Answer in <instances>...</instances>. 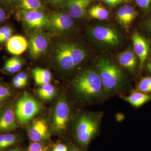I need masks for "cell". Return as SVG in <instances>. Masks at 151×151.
<instances>
[{
    "instance_id": "1",
    "label": "cell",
    "mask_w": 151,
    "mask_h": 151,
    "mask_svg": "<svg viewBox=\"0 0 151 151\" xmlns=\"http://www.w3.org/2000/svg\"><path fill=\"white\" fill-rule=\"evenodd\" d=\"M73 87L76 96L86 103H97L106 97L100 75L94 69L79 73L73 80Z\"/></svg>"
},
{
    "instance_id": "2",
    "label": "cell",
    "mask_w": 151,
    "mask_h": 151,
    "mask_svg": "<svg viewBox=\"0 0 151 151\" xmlns=\"http://www.w3.org/2000/svg\"><path fill=\"white\" fill-rule=\"evenodd\" d=\"M101 112H89L79 116L75 125L74 137L79 147L85 150L97 137L103 118Z\"/></svg>"
},
{
    "instance_id": "3",
    "label": "cell",
    "mask_w": 151,
    "mask_h": 151,
    "mask_svg": "<svg viewBox=\"0 0 151 151\" xmlns=\"http://www.w3.org/2000/svg\"><path fill=\"white\" fill-rule=\"evenodd\" d=\"M97 67L106 96L118 94L121 92L124 88L125 79L121 68L105 57L98 59Z\"/></svg>"
},
{
    "instance_id": "4",
    "label": "cell",
    "mask_w": 151,
    "mask_h": 151,
    "mask_svg": "<svg viewBox=\"0 0 151 151\" xmlns=\"http://www.w3.org/2000/svg\"><path fill=\"white\" fill-rule=\"evenodd\" d=\"M86 52L78 45L70 42L58 44L55 50V58L60 69L70 71L82 63L86 58Z\"/></svg>"
},
{
    "instance_id": "5",
    "label": "cell",
    "mask_w": 151,
    "mask_h": 151,
    "mask_svg": "<svg viewBox=\"0 0 151 151\" xmlns=\"http://www.w3.org/2000/svg\"><path fill=\"white\" fill-rule=\"evenodd\" d=\"M42 105L31 95L25 93L18 101L15 109L16 119L20 125L27 124L42 109Z\"/></svg>"
},
{
    "instance_id": "6",
    "label": "cell",
    "mask_w": 151,
    "mask_h": 151,
    "mask_svg": "<svg viewBox=\"0 0 151 151\" xmlns=\"http://www.w3.org/2000/svg\"><path fill=\"white\" fill-rule=\"evenodd\" d=\"M71 116V110L67 98L62 96L59 98L55 106L53 116V129L58 133L65 132L67 129Z\"/></svg>"
},
{
    "instance_id": "7",
    "label": "cell",
    "mask_w": 151,
    "mask_h": 151,
    "mask_svg": "<svg viewBox=\"0 0 151 151\" xmlns=\"http://www.w3.org/2000/svg\"><path fill=\"white\" fill-rule=\"evenodd\" d=\"M91 34L97 41L110 46L118 45L120 42V36L116 30L106 26H97L93 28Z\"/></svg>"
},
{
    "instance_id": "8",
    "label": "cell",
    "mask_w": 151,
    "mask_h": 151,
    "mask_svg": "<svg viewBox=\"0 0 151 151\" xmlns=\"http://www.w3.org/2000/svg\"><path fill=\"white\" fill-rule=\"evenodd\" d=\"M29 137L32 142H44L49 139L47 123L43 119H36L32 123L28 130Z\"/></svg>"
},
{
    "instance_id": "9",
    "label": "cell",
    "mask_w": 151,
    "mask_h": 151,
    "mask_svg": "<svg viewBox=\"0 0 151 151\" xmlns=\"http://www.w3.org/2000/svg\"><path fill=\"white\" fill-rule=\"evenodd\" d=\"M16 120L12 105L9 104L0 108V133H9L15 129Z\"/></svg>"
},
{
    "instance_id": "10",
    "label": "cell",
    "mask_w": 151,
    "mask_h": 151,
    "mask_svg": "<svg viewBox=\"0 0 151 151\" xmlns=\"http://www.w3.org/2000/svg\"><path fill=\"white\" fill-rule=\"evenodd\" d=\"M22 17L28 27L39 29L48 26L49 17L40 11H25L22 12Z\"/></svg>"
},
{
    "instance_id": "11",
    "label": "cell",
    "mask_w": 151,
    "mask_h": 151,
    "mask_svg": "<svg viewBox=\"0 0 151 151\" xmlns=\"http://www.w3.org/2000/svg\"><path fill=\"white\" fill-rule=\"evenodd\" d=\"M49 17L48 25L55 31L63 32L69 30L73 27V18L68 14L60 12L53 13Z\"/></svg>"
},
{
    "instance_id": "12",
    "label": "cell",
    "mask_w": 151,
    "mask_h": 151,
    "mask_svg": "<svg viewBox=\"0 0 151 151\" xmlns=\"http://www.w3.org/2000/svg\"><path fill=\"white\" fill-rule=\"evenodd\" d=\"M47 37L43 34L37 33L32 36L29 42V48L31 55L37 58L43 55L48 47Z\"/></svg>"
},
{
    "instance_id": "13",
    "label": "cell",
    "mask_w": 151,
    "mask_h": 151,
    "mask_svg": "<svg viewBox=\"0 0 151 151\" xmlns=\"http://www.w3.org/2000/svg\"><path fill=\"white\" fill-rule=\"evenodd\" d=\"M132 42L134 51L139 57L141 67L142 66L147 57L149 45L145 38L137 32L132 35Z\"/></svg>"
},
{
    "instance_id": "14",
    "label": "cell",
    "mask_w": 151,
    "mask_h": 151,
    "mask_svg": "<svg viewBox=\"0 0 151 151\" xmlns=\"http://www.w3.org/2000/svg\"><path fill=\"white\" fill-rule=\"evenodd\" d=\"M90 2L89 0H68L66 4L68 14L72 18L83 17Z\"/></svg>"
},
{
    "instance_id": "15",
    "label": "cell",
    "mask_w": 151,
    "mask_h": 151,
    "mask_svg": "<svg viewBox=\"0 0 151 151\" xmlns=\"http://www.w3.org/2000/svg\"><path fill=\"white\" fill-rule=\"evenodd\" d=\"M28 46L27 41L21 36H14L9 39L7 48L12 54L19 55L24 52Z\"/></svg>"
},
{
    "instance_id": "16",
    "label": "cell",
    "mask_w": 151,
    "mask_h": 151,
    "mask_svg": "<svg viewBox=\"0 0 151 151\" xmlns=\"http://www.w3.org/2000/svg\"><path fill=\"white\" fill-rule=\"evenodd\" d=\"M137 16V12L132 6L125 5L120 8L117 12L118 21L125 27L129 26Z\"/></svg>"
},
{
    "instance_id": "17",
    "label": "cell",
    "mask_w": 151,
    "mask_h": 151,
    "mask_svg": "<svg viewBox=\"0 0 151 151\" xmlns=\"http://www.w3.org/2000/svg\"><path fill=\"white\" fill-rule=\"evenodd\" d=\"M120 65L130 72L136 69L137 65V57L132 50H127L121 52L118 57Z\"/></svg>"
},
{
    "instance_id": "18",
    "label": "cell",
    "mask_w": 151,
    "mask_h": 151,
    "mask_svg": "<svg viewBox=\"0 0 151 151\" xmlns=\"http://www.w3.org/2000/svg\"><path fill=\"white\" fill-rule=\"evenodd\" d=\"M122 97L124 100L136 108H139L151 100V94L140 92H134L129 96Z\"/></svg>"
},
{
    "instance_id": "19",
    "label": "cell",
    "mask_w": 151,
    "mask_h": 151,
    "mask_svg": "<svg viewBox=\"0 0 151 151\" xmlns=\"http://www.w3.org/2000/svg\"><path fill=\"white\" fill-rule=\"evenodd\" d=\"M32 74L37 85L42 86L48 84L51 81V73L47 69L36 68L32 70Z\"/></svg>"
},
{
    "instance_id": "20",
    "label": "cell",
    "mask_w": 151,
    "mask_h": 151,
    "mask_svg": "<svg viewBox=\"0 0 151 151\" xmlns=\"http://www.w3.org/2000/svg\"><path fill=\"white\" fill-rule=\"evenodd\" d=\"M19 137L13 134H3L0 135V151L4 150L19 142Z\"/></svg>"
},
{
    "instance_id": "21",
    "label": "cell",
    "mask_w": 151,
    "mask_h": 151,
    "mask_svg": "<svg viewBox=\"0 0 151 151\" xmlns=\"http://www.w3.org/2000/svg\"><path fill=\"white\" fill-rule=\"evenodd\" d=\"M19 7L25 11H40L43 8L40 0H17Z\"/></svg>"
},
{
    "instance_id": "22",
    "label": "cell",
    "mask_w": 151,
    "mask_h": 151,
    "mask_svg": "<svg viewBox=\"0 0 151 151\" xmlns=\"http://www.w3.org/2000/svg\"><path fill=\"white\" fill-rule=\"evenodd\" d=\"M88 13L90 17L100 20L107 19L109 15V12L105 8L98 5L89 9Z\"/></svg>"
},
{
    "instance_id": "23",
    "label": "cell",
    "mask_w": 151,
    "mask_h": 151,
    "mask_svg": "<svg viewBox=\"0 0 151 151\" xmlns=\"http://www.w3.org/2000/svg\"><path fill=\"white\" fill-rule=\"evenodd\" d=\"M38 95L40 99L43 100H50L53 98L55 94L54 86L48 83L42 85L37 91Z\"/></svg>"
},
{
    "instance_id": "24",
    "label": "cell",
    "mask_w": 151,
    "mask_h": 151,
    "mask_svg": "<svg viewBox=\"0 0 151 151\" xmlns=\"http://www.w3.org/2000/svg\"><path fill=\"white\" fill-rule=\"evenodd\" d=\"M22 65V60L17 57H13L6 61L4 70L8 73H13L19 71Z\"/></svg>"
},
{
    "instance_id": "25",
    "label": "cell",
    "mask_w": 151,
    "mask_h": 151,
    "mask_svg": "<svg viewBox=\"0 0 151 151\" xmlns=\"http://www.w3.org/2000/svg\"><path fill=\"white\" fill-rule=\"evenodd\" d=\"M137 89L139 92L145 93L151 92V77L143 78L138 85Z\"/></svg>"
},
{
    "instance_id": "26",
    "label": "cell",
    "mask_w": 151,
    "mask_h": 151,
    "mask_svg": "<svg viewBox=\"0 0 151 151\" xmlns=\"http://www.w3.org/2000/svg\"><path fill=\"white\" fill-rule=\"evenodd\" d=\"M12 94V90L8 87L0 84V105L9 100Z\"/></svg>"
},
{
    "instance_id": "27",
    "label": "cell",
    "mask_w": 151,
    "mask_h": 151,
    "mask_svg": "<svg viewBox=\"0 0 151 151\" xmlns=\"http://www.w3.org/2000/svg\"><path fill=\"white\" fill-rule=\"evenodd\" d=\"M12 30L8 26L0 28V44L8 41L12 36Z\"/></svg>"
},
{
    "instance_id": "28",
    "label": "cell",
    "mask_w": 151,
    "mask_h": 151,
    "mask_svg": "<svg viewBox=\"0 0 151 151\" xmlns=\"http://www.w3.org/2000/svg\"><path fill=\"white\" fill-rule=\"evenodd\" d=\"M49 147L44 142H32L27 151H49Z\"/></svg>"
},
{
    "instance_id": "29",
    "label": "cell",
    "mask_w": 151,
    "mask_h": 151,
    "mask_svg": "<svg viewBox=\"0 0 151 151\" xmlns=\"http://www.w3.org/2000/svg\"><path fill=\"white\" fill-rule=\"evenodd\" d=\"M134 1L136 4L144 12H147L150 8L151 0H134Z\"/></svg>"
},
{
    "instance_id": "30",
    "label": "cell",
    "mask_w": 151,
    "mask_h": 151,
    "mask_svg": "<svg viewBox=\"0 0 151 151\" xmlns=\"http://www.w3.org/2000/svg\"><path fill=\"white\" fill-rule=\"evenodd\" d=\"M102 1L111 8L115 7L121 4L129 2V0H102Z\"/></svg>"
},
{
    "instance_id": "31",
    "label": "cell",
    "mask_w": 151,
    "mask_h": 151,
    "mask_svg": "<svg viewBox=\"0 0 151 151\" xmlns=\"http://www.w3.org/2000/svg\"><path fill=\"white\" fill-rule=\"evenodd\" d=\"M13 84L15 88L20 89L25 86L24 84L21 81L17 75L15 76L13 79Z\"/></svg>"
},
{
    "instance_id": "32",
    "label": "cell",
    "mask_w": 151,
    "mask_h": 151,
    "mask_svg": "<svg viewBox=\"0 0 151 151\" xmlns=\"http://www.w3.org/2000/svg\"><path fill=\"white\" fill-rule=\"evenodd\" d=\"M52 151H68V148L65 144L59 143L55 146Z\"/></svg>"
},
{
    "instance_id": "33",
    "label": "cell",
    "mask_w": 151,
    "mask_h": 151,
    "mask_svg": "<svg viewBox=\"0 0 151 151\" xmlns=\"http://www.w3.org/2000/svg\"><path fill=\"white\" fill-rule=\"evenodd\" d=\"M21 81L25 86L27 84L28 76L27 74L24 72H20L17 74Z\"/></svg>"
},
{
    "instance_id": "34",
    "label": "cell",
    "mask_w": 151,
    "mask_h": 151,
    "mask_svg": "<svg viewBox=\"0 0 151 151\" xmlns=\"http://www.w3.org/2000/svg\"><path fill=\"white\" fill-rule=\"evenodd\" d=\"M6 17V14L5 11L0 6V23L4 21Z\"/></svg>"
},
{
    "instance_id": "35",
    "label": "cell",
    "mask_w": 151,
    "mask_h": 151,
    "mask_svg": "<svg viewBox=\"0 0 151 151\" xmlns=\"http://www.w3.org/2000/svg\"><path fill=\"white\" fill-rule=\"evenodd\" d=\"M68 151H84L79 147L74 145L73 144H71L68 148Z\"/></svg>"
},
{
    "instance_id": "36",
    "label": "cell",
    "mask_w": 151,
    "mask_h": 151,
    "mask_svg": "<svg viewBox=\"0 0 151 151\" xmlns=\"http://www.w3.org/2000/svg\"><path fill=\"white\" fill-rule=\"evenodd\" d=\"M146 27L151 33V15L149 17L146 22Z\"/></svg>"
},
{
    "instance_id": "37",
    "label": "cell",
    "mask_w": 151,
    "mask_h": 151,
    "mask_svg": "<svg viewBox=\"0 0 151 151\" xmlns=\"http://www.w3.org/2000/svg\"><path fill=\"white\" fill-rule=\"evenodd\" d=\"M6 151H24L20 147H15L14 148L10 149L9 150H8Z\"/></svg>"
},
{
    "instance_id": "38",
    "label": "cell",
    "mask_w": 151,
    "mask_h": 151,
    "mask_svg": "<svg viewBox=\"0 0 151 151\" xmlns=\"http://www.w3.org/2000/svg\"><path fill=\"white\" fill-rule=\"evenodd\" d=\"M16 1V0H0L2 2L5 3H11L15 1Z\"/></svg>"
},
{
    "instance_id": "39",
    "label": "cell",
    "mask_w": 151,
    "mask_h": 151,
    "mask_svg": "<svg viewBox=\"0 0 151 151\" xmlns=\"http://www.w3.org/2000/svg\"><path fill=\"white\" fill-rule=\"evenodd\" d=\"M52 2L53 3H59L62 2L66 0H51Z\"/></svg>"
},
{
    "instance_id": "40",
    "label": "cell",
    "mask_w": 151,
    "mask_h": 151,
    "mask_svg": "<svg viewBox=\"0 0 151 151\" xmlns=\"http://www.w3.org/2000/svg\"><path fill=\"white\" fill-rule=\"evenodd\" d=\"M147 68L149 71L151 73V60L147 65Z\"/></svg>"
},
{
    "instance_id": "41",
    "label": "cell",
    "mask_w": 151,
    "mask_h": 151,
    "mask_svg": "<svg viewBox=\"0 0 151 151\" xmlns=\"http://www.w3.org/2000/svg\"><path fill=\"white\" fill-rule=\"evenodd\" d=\"M89 1H93V0H89Z\"/></svg>"
}]
</instances>
